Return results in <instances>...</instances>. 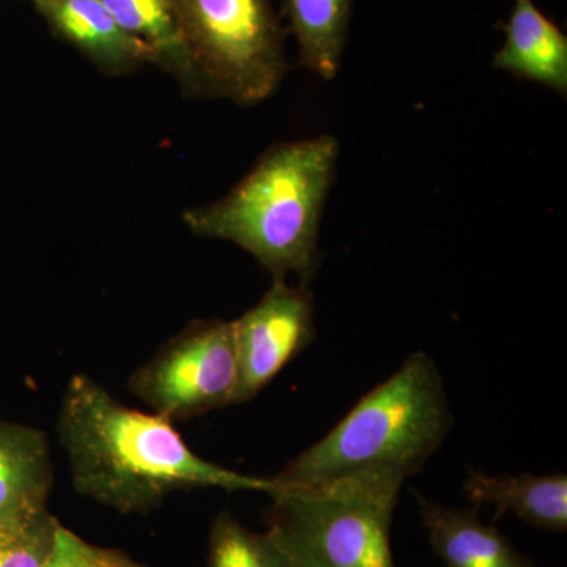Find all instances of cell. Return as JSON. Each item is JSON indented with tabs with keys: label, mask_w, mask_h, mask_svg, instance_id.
Instances as JSON below:
<instances>
[{
	"label": "cell",
	"mask_w": 567,
	"mask_h": 567,
	"mask_svg": "<svg viewBox=\"0 0 567 567\" xmlns=\"http://www.w3.org/2000/svg\"><path fill=\"white\" fill-rule=\"evenodd\" d=\"M55 37L84 54L106 76L153 65L151 50L128 35L100 0H29Z\"/></svg>",
	"instance_id": "cell-8"
},
{
	"label": "cell",
	"mask_w": 567,
	"mask_h": 567,
	"mask_svg": "<svg viewBox=\"0 0 567 567\" xmlns=\"http://www.w3.org/2000/svg\"><path fill=\"white\" fill-rule=\"evenodd\" d=\"M315 297L276 279L259 303L234 320L238 382L234 405L252 401L316 338Z\"/></svg>",
	"instance_id": "cell-7"
},
{
	"label": "cell",
	"mask_w": 567,
	"mask_h": 567,
	"mask_svg": "<svg viewBox=\"0 0 567 567\" xmlns=\"http://www.w3.org/2000/svg\"><path fill=\"white\" fill-rule=\"evenodd\" d=\"M432 550L447 567H544L520 554L494 525L481 522L480 507H446L415 492Z\"/></svg>",
	"instance_id": "cell-9"
},
{
	"label": "cell",
	"mask_w": 567,
	"mask_h": 567,
	"mask_svg": "<svg viewBox=\"0 0 567 567\" xmlns=\"http://www.w3.org/2000/svg\"><path fill=\"white\" fill-rule=\"evenodd\" d=\"M402 483L369 473L276 488L267 532L295 567H394L390 532Z\"/></svg>",
	"instance_id": "cell-4"
},
{
	"label": "cell",
	"mask_w": 567,
	"mask_h": 567,
	"mask_svg": "<svg viewBox=\"0 0 567 567\" xmlns=\"http://www.w3.org/2000/svg\"><path fill=\"white\" fill-rule=\"evenodd\" d=\"M352 0H286L284 14L298 44V62L324 81L341 70Z\"/></svg>",
	"instance_id": "cell-14"
},
{
	"label": "cell",
	"mask_w": 567,
	"mask_h": 567,
	"mask_svg": "<svg viewBox=\"0 0 567 567\" xmlns=\"http://www.w3.org/2000/svg\"><path fill=\"white\" fill-rule=\"evenodd\" d=\"M61 525L48 507L0 518V567H44Z\"/></svg>",
	"instance_id": "cell-16"
},
{
	"label": "cell",
	"mask_w": 567,
	"mask_h": 567,
	"mask_svg": "<svg viewBox=\"0 0 567 567\" xmlns=\"http://www.w3.org/2000/svg\"><path fill=\"white\" fill-rule=\"evenodd\" d=\"M505 44L494 55L495 69L543 84L567 96V39L533 0H514L509 20L502 25Z\"/></svg>",
	"instance_id": "cell-10"
},
{
	"label": "cell",
	"mask_w": 567,
	"mask_h": 567,
	"mask_svg": "<svg viewBox=\"0 0 567 567\" xmlns=\"http://www.w3.org/2000/svg\"><path fill=\"white\" fill-rule=\"evenodd\" d=\"M197 99L256 106L286 78V31L271 0H171Z\"/></svg>",
	"instance_id": "cell-5"
},
{
	"label": "cell",
	"mask_w": 567,
	"mask_h": 567,
	"mask_svg": "<svg viewBox=\"0 0 567 567\" xmlns=\"http://www.w3.org/2000/svg\"><path fill=\"white\" fill-rule=\"evenodd\" d=\"M44 567H152L121 548L96 546L71 529L59 527L54 550Z\"/></svg>",
	"instance_id": "cell-17"
},
{
	"label": "cell",
	"mask_w": 567,
	"mask_h": 567,
	"mask_svg": "<svg viewBox=\"0 0 567 567\" xmlns=\"http://www.w3.org/2000/svg\"><path fill=\"white\" fill-rule=\"evenodd\" d=\"M453 423L435 361L416 352L274 481L278 488L320 486L369 473L405 481L424 468Z\"/></svg>",
	"instance_id": "cell-3"
},
{
	"label": "cell",
	"mask_w": 567,
	"mask_h": 567,
	"mask_svg": "<svg viewBox=\"0 0 567 567\" xmlns=\"http://www.w3.org/2000/svg\"><path fill=\"white\" fill-rule=\"evenodd\" d=\"M78 494L121 514H148L177 492L274 494V477L241 475L189 450L174 424L123 404L96 380L71 377L58 417Z\"/></svg>",
	"instance_id": "cell-1"
},
{
	"label": "cell",
	"mask_w": 567,
	"mask_h": 567,
	"mask_svg": "<svg viewBox=\"0 0 567 567\" xmlns=\"http://www.w3.org/2000/svg\"><path fill=\"white\" fill-rule=\"evenodd\" d=\"M118 25L151 50L153 65L173 76L183 95H196V80L171 0H100Z\"/></svg>",
	"instance_id": "cell-13"
},
{
	"label": "cell",
	"mask_w": 567,
	"mask_h": 567,
	"mask_svg": "<svg viewBox=\"0 0 567 567\" xmlns=\"http://www.w3.org/2000/svg\"><path fill=\"white\" fill-rule=\"evenodd\" d=\"M207 567H295L270 533L241 525L230 513L213 520Z\"/></svg>",
	"instance_id": "cell-15"
},
{
	"label": "cell",
	"mask_w": 567,
	"mask_h": 567,
	"mask_svg": "<svg viewBox=\"0 0 567 567\" xmlns=\"http://www.w3.org/2000/svg\"><path fill=\"white\" fill-rule=\"evenodd\" d=\"M237 382L233 322L196 319L130 375L128 388L174 424L234 405Z\"/></svg>",
	"instance_id": "cell-6"
},
{
	"label": "cell",
	"mask_w": 567,
	"mask_h": 567,
	"mask_svg": "<svg viewBox=\"0 0 567 567\" xmlns=\"http://www.w3.org/2000/svg\"><path fill=\"white\" fill-rule=\"evenodd\" d=\"M338 158L339 142L328 134L276 144L221 199L183 212V223L197 237L251 254L274 281L295 275L308 286L319 270L320 223Z\"/></svg>",
	"instance_id": "cell-2"
},
{
	"label": "cell",
	"mask_w": 567,
	"mask_h": 567,
	"mask_svg": "<svg viewBox=\"0 0 567 567\" xmlns=\"http://www.w3.org/2000/svg\"><path fill=\"white\" fill-rule=\"evenodd\" d=\"M464 491L475 507L495 506L496 516L513 513L535 528L557 533L567 529L566 475L491 476L476 470L470 472Z\"/></svg>",
	"instance_id": "cell-12"
},
{
	"label": "cell",
	"mask_w": 567,
	"mask_h": 567,
	"mask_svg": "<svg viewBox=\"0 0 567 567\" xmlns=\"http://www.w3.org/2000/svg\"><path fill=\"white\" fill-rule=\"evenodd\" d=\"M52 486L48 435L32 425L0 421V518L44 509Z\"/></svg>",
	"instance_id": "cell-11"
}]
</instances>
